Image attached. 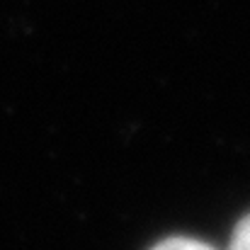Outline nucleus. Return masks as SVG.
<instances>
[{
    "mask_svg": "<svg viewBox=\"0 0 250 250\" xmlns=\"http://www.w3.org/2000/svg\"><path fill=\"white\" fill-rule=\"evenodd\" d=\"M151 250H216L209 243H202L197 238H185V236H172V238H166L161 243H156Z\"/></svg>",
    "mask_w": 250,
    "mask_h": 250,
    "instance_id": "1",
    "label": "nucleus"
},
{
    "mask_svg": "<svg viewBox=\"0 0 250 250\" xmlns=\"http://www.w3.org/2000/svg\"><path fill=\"white\" fill-rule=\"evenodd\" d=\"M229 250H250V214L246 219H241L238 226L233 229Z\"/></svg>",
    "mask_w": 250,
    "mask_h": 250,
    "instance_id": "2",
    "label": "nucleus"
}]
</instances>
